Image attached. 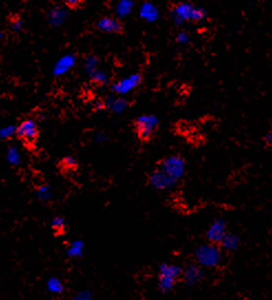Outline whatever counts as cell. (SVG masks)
Listing matches in <instances>:
<instances>
[{
	"label": "cell",
	"instance_id": "obj_4",
	"mask_svg": "<svg viewBox=\"0 0 272 300\" xmlns=\"http://www.w3.org/2000/svg\"><path fill=\"white\" fill-rule=\"evenodd\" d=\"M133 125L140 140L146 142L158 130L159 117L155 114H142L134 120Z\"/></svg>",
	"mask_w": 272,
	"mask_h": 300
},
{
	"label": "cell",
	"instance_id": "obj_2",
	"mask_svg": "<svg viewBox=\"0 0 272 300\" xmlns=\"http://www.w3.org/2000/svg\"><path fill=\"white\" fill-rule=\"evenodd\" d=\"M207 17L204 8L197 7L191 2H180L172 9V19L176 25H183L187 21H201Z\"/></svg>",
	"mask_w": 272,
	"mask_h": 300
},
{
	"label": "cell",
	"instance_id": "obj_14",
	"mask_svg": "<svg viewBox=\"0 0 272 300\" xmlns=\"http://www.w3.org/2000/svg\"><path fill=\"white\" fill-rule=\"evenodd\" d=\"M140 17L146 23H155L159 18V10L156 5L150 1H144L140 6Z\"/></svg>",
	"mask_w": 272,
	"mask_h": 300
},
{
	"label": "cell",
	"instance_id": "obj_34",
	"mask_svg": "<svg viewBox=\"0 0 272 300\" xmlns=\"http://www.w3.org/2000/svg\"><path fill=\"white\" fill-rule=\"evenodd\" d=\"M1 37H2V33H1V32H0V39H1Z\"/></svg>",
	"mask_w": 272,
	"mask_h": 300
},
{
	"label": "cell",
	"instance_id": "obj_21",
	"mask_svg": "<svg viewBox=\"0 0 272 300\" xmlns=\"http://www.w3.org/2000/svg\"><path fill=\"white\" fill-rule=\"evenodd\" d=\"M6 158H7L8 163L12 165V166H18V165H20L21 162H23V161H21L23 159H21L20 151L18 147L15 145L8 147Z\"/></svg>",
	"mask_w": 272,
	"mask_h": 300
},
{
	"label": "cell",
	"instance_id": "obj_12",
	"mask_svg": "<svg viewBox=\"0 0 272 300\" xmlns=\"http://www.w3.org/2000/svg\"><path fill=\"white\" fill-rule=\"evenodd\" d=\"M105 104L107 111L113 113V114L121 115L128 109L129 102L127 101V99H125L124 97L114 94L109 95V97L105 99Z\"/></svg>",
	"mask_w": 272,
	"mask_h": 300
},
{
	"label": "cell",
	"instance_id": "obj_1",
	"mask_svg": "<svg viewBox=\"0 0 272 300\" xmlns=\"http://www.w3.org/2000/svg\"><path fill=\"white\" fill-rule=\"evenodd\" d=\"M195 263L202 268H216L222 264L223 249L217 244L206 243L196 247L194 250Z\"/></svg>",
	"mask_w": 272,
	"mask_h": 300
},
{
	"label": "cell",
	"instance_id": "obj_25",
	"mask_svg": "<svg viewBox=\"0 0 272 300\" xmlns=\"http://www.w3.org/2000/svg\"><path fill=\"white\" fill-rule=\"evenodd\" d=\"M16 129L15 125H7V127L0 128V141H5L8 138L16 136Z\"/></svg>",
	"mask_w": 272,
	"mask_h": 300
},
{
	"label": "cell",
	"instance_id": "obj_10",
	"mask_svg": "<svg viewBox=\"0 0 272 300\" xmlns=\"http://www.w3.org/2000/svg\"><path fill=\"white\" fill-rule=\"evenodd\" d=\"M227 233V223L222 217L215 218L208 226L206 232V238L209 243L219 245L223 237Z\"/></svg>",
	"mask_w": 272,
	"mask_h": 300
},
{
	"label": "cell",
	"instance_id": "obj_18",
	"mask_svg": "<svg viewBox=\"0 0 272 300\" xmlns=\"http://www.w3.org/2000/svg\"><path fill=\"white\" fill-rule=\"evenodd\" d=\"M85 244L82 239H74L67 248V256L70 258H80L84 254Z\"/></svg>",
	"mask_w": 272,
	"mask_h": 300
},
{
	"label": "cell",
	"instance_id": "obj_5",
	"mask_svg": "<svg viewBox=\"0 0 272 300\" xmlns=\"http://www.w3.org/2000/svg\"><path fill=\"white\" fill-rule=\"evenodd\" d=\"M159 168L165 172L168 176L175 178L176 181H179L183 178L185 173H186L187 163L183 156L178 154L168 155L162 161Z\"/></svg>",
	"mask_w": 272,
	"mask_h": 300
},
{
	"label": "cell",
	"instance_id": "obj_15",
	"mask_svg": "<svg viewBox=\"0 0 272 300\" xmlns=\"http://www.w3.org/2000/svg\"><path fill=\"white\" fill-rule=\"evenodd\" d=\"M68 18V10L64 7L55 6L51 8L48 14V21L52 27H60Z\"/></svg>",
	"mask_w": 272,
	"mask_h": 300
},
{
	"label": "cell",
	"instance_id": "obj_33",
	"mask_svg": "<svg viewBox=\"0 0 272 300\" xmlns=\"http://www.w3.org/2000/svg\"><path fill=\"white\" fill-rule=\"evenodd\" d=\"M63 1L69 6H76V5H79L82 0H63Z\"/></svg>",
	"mask_w": 272,
	"mask_h": 300
},
{
	"label": "cell",
	"instance_id": "obj_29",
	"mask_svg": "<svg viewBox=\"0 0 272 300\" xmlns=\"http://www.w3.org/2000/svg\"><path fill=\"white\" fill-rule=\"evenodd\" d=\"M94 141L97 143H105L106 141H109V136L105 132L98 131L94 133Z\"/></svg>",
	"mask_w": 272,
	"mask_h": 300
},
{
	"label": "cell",
	"instance_id": "obj_11",
	"mask_svg": "<svg viewBox=\"0 0 272 300\" xmlns=\"http://www.w3.org/2000/svg\"><path fill=\"white\" fill-rule=\"evenodd\" d=\"M76 63V56L74 54H67L57 60L52 68V75L54 77H62L72 70Z\"/></svg>",
	"mask_w": 272,
	"mask_h": 300
},
{
	"label": "cell",
	"instance_id": "obj_24",
	"mask_svg": "<svg viewBox=\"0 0 272 300\" xmlns=\"http://www.w3.org/2000/svg\"><path fill=\"white\" fill-rule=\"evenodd\" d=\"M50 226L55 233L61 234L64 232V230H66V227H67L66 219H64V217L62 216H54L50 220Z\"/></svg>",
	"mask_w": 272,
	"mask_h": 300
},
{
	"label": "cell",
	"instance_id": "obj_22",
	"mask_svg": "<svg viewBox=\"0 0 272 300\" xmlns=\"http://www.w3.org/2000/svg\"><path fill=\"white\" fill-rule=\"evenodd\" d=\"M37 196L39 201L48 203L52 199V190L49 185H41L37 189Z\"/></svg>",
	"mask_w": 272,
	"mask_h": 300
},
{
	"label": "cell",
	"instance_id": "obj_6",
	"mask_svg": "<svg viewBox=\"0 0 272 300\" xmlns=\"http://www.w3.org/2000/svg\"><path fill=\"white\" fill-rule=\"evenodd\" d=\"M142 81H143L142 75H140V73H132V75L124 77L119 81L114 82V83L111 85V90L112 92L116 95L125 97V95L129 94L133 92L134 90L139 88Z\"/></svg>",
	"mask_w": 272,
	"mask_h": 300
},
{
	"label": "cell",
	"instance_id": "obj_20",
	"mask_svg": "<svg viewBox=\"0 0 272 300\" xmlns=\"http://www.w3.org/2000/svg\"><path fill=\"white\" fill-rule=\"evenodd\" d=\"M89 77H90V79L94 82V83L100 84V85H106L110 81L109 75H107V73L104 70L100 69V67L97 68L96 70L91 72Z\"/></svg>",
	"mask_w": 272,
	"mask_h": 300
},
{
	"label": "cell",
	"instance_id": "obj_19",
	"mask_svg": "<svg viewBox=\"0 0 272 300\" xmlns=\"http://www.w3.org/2000/svg\"><path fill=\"white\" fill-rule=\"evenodd\" d=\"M46 286H47V290H48L50 294L62 295L64 293V285L62 280L55 276L48 278V280L46 282Z\"/></svg>",
	"mask_w": 272,
	"mask_h": 300
},
{
	"label": "cell",
	"instance_id": "obj_7",
	"mask_svg": "<svg viewBox=\"0 0 272 300\" xmlns=\"http://www.w3.org/2000/svg\"><path fill=\"white\" fill-rule=\"evenodd\" d=\"M178 183L175 178L168 176L161 168L154 169L148 175V184L150 188L156 191H167L171 190Z\"/></svg>",
	"mask_w": 272,
	"mask_h": 300
},
{
	"label": "cell",
	"instance_id": "obj_31",
	"mask_svg": "<svg viewBox=\"0 0 272 300\" xmlns=\"http://www.w3.org/2000/svg\"><path fill=\"white\" fill-rule=\"evenodd\" d=\"M11 28H12V30H14L15 32H19V31H21V30H23V28H24V23H23V20L16 19V20L12 21Z\"/></svg>",
	"mask_w": 272,
	"mask_h": 300
},
{
	"label": "cell",
	"instance_id": "obj_28",
	"mask_svg": "<svg viewBox=\"0 0 272 300\" xmlns=\"http://www.w3.org/2000/svg\"><path fill=\"white\" fill-rule=\"evenodd\" d=\"M176 41L180 43V45H187V43L191 41V36L186 31H181L176 37Z\"/></svg>",
	"mask_w": 272,
	"mask_h": 300
},
{
	"label": "cell",
	"instance_id": "obj_3",
	"mask_svg": "<svg viewBox=\"0 0 272 300\" xmlns=\"http://www.w3.org/2000/svg\"><path fill=\"white\" fill-rule=\"evenodd\" d=\"M183 267L179 265L162 263L158 266V290L163 294H167L175 288L177 280L180 278Z\"/></svg>",
	"mask_w": 272,
	"mask_h": 300
},
{
	"label": "cell",
	"instance_id": "obj_26",
	"mask_svg": "<svg viewBox=\"0 0 272 300\" xmlns=\"http://www.w3.org/2000/svg\"><path fill=\"white\" fill-rule=\"evenodd\" d=\"M62 165L66 168L73 169V168H75L77 166V161H76L74 156L68 155V156H66V158H63Z\"/></svg>",
	"mask_w": 272,
	"mask_h": 300
},
{
	"label": "cell",
	"instance_id": "obj_17",
	"mask_svg": "<svg viewBox=\"0 0 272 300\" xmlns=\"http://www.w3.org/2000/svg\"><path fill=\"white\" fill-rule=\"evenodd\" d=\"M134 3L133 0H119L118 3L115 5V15L119 19L126 18L132 14L134 10Z\"/></svg>",
	"mask_w": 272,
	"mask_h": 300
},
{
	"label": "cell",
	"instance_id": "obj_9",
	"mask_svg": "<svg viewBox=\"0 0 272 300\" xmlns=\"http://www.w3.org/2000/svg\"><path fill=\"white\" fill-rule=\"evenodd\" d=\"M16 136L21 140L32 143L39 136L38 124L34 119H25L16 129Z\"/></svg>",
	"mask_w": 272,
	"mask_h": 300
},
{
	"label": "cell",
	"instance_id": "obj_27",
	"mask_svg": "<svg viewBox=\"0 0 272 300\" xmlns=\"http://www.w3.org/2000/svg\"><path fill=\"white\" fill-rule=\"evenodd\" d=\"M93 298V293L89 289L80 290L79 293H76V295L73 296V299L75 300H90Z\"/></svg>",
	"mask_w": 272,
	"mask_h": 300
},
{
	"label": "cell",
	"instance_id": "obj_8",
	"mask_svg": "<svg viewBox=\"0 0 272 300\" xmlns=\"http://www.w3.org/2000/svg\"><path fill=\"white\" fill-rule=\"evenodd\" d=\"M180 278L187 287H194L205 278V268L196 263L188 264L181 271Z\"/></svg>",
	"mask_w": 272,
	"mask_h": 300
},
{
	"label": "cell",
	"instance_id": "obj_30",
	"mask_svg": "<svg viewBox=\"0 0 272 300\" xmlns=\"http://www.w3.org/2000/svg\"><path fill=\"white\" fill-rule=\"evenodd\" d=\"M93 110L97 112H100L103 110H106V104H105V100L99 99L97 100L96 102L93 103Z\"/></svg>",
	"mask_w": 272,
	"mask_h": 300
},
{
	"label": "cell",
	"instance_id": "obj_16",
	"mask_svg": "<svg viewBox=\"0 0 272 300\" xmlns=\"http://www.w3.org/2000/svg\"><path fill=\"white\" fill-rule=\"evenodd\" d=\"M241 243V239L239 235L235 233H226V235L223 237L222 242L219 243L220 248L226 251H235L239 248Z\"/></svg>",
	"mask_w": 272,
	"mask_h": 300
},
{
	"label": "cell",
	"instance_id": "obj_23",
	"mask_svg": "<svg viewBox=\"0 0 272 300\" xmlns=\"http://www.w3.org/2000/svg\"><path fill=\"white\" fill-rule=\"evenodd\" d=\"M99 63H100V60H99V58L97 55H88L85 56L84 61H83V68L85 72L88 73V75H90L91 72L96 70L97 68H99Z\"/></svg>",
	"mask_w": 272,
	"mask_h": 300
},
{
	"label": "cell",
	"instance_id": "obj_13",
	"mask_svg": "<svg viewBox=\"0 0 272 300\" xmlns=\"http://www.w3.org/2000/svg\"><path fill=\"white\" fill-rule=\"evenodd\" d=\"M97 28L105 33H119L122 30V24L113 17H104L98 21Z\"/></svg>",
	"mask_w": 272,
	"mask_h": 300
},
{
	"label": "cell",
	"instance_id": "obj_32",
	"mask_svg": "<svg viewBox=\"0 0 272 300\" xmlns=\"http://www.w3.org/2000/svg\"><path fill=\"white\" fill-rule=\"evenodd\" d=\"M263 140H265L266 144L270 145L271 142H272V132L271 131H268L267 134L265 136V137H263Z\"/></svg>",
	"mask_w": 272,
	"mask_h": 300
}]
</instances>
